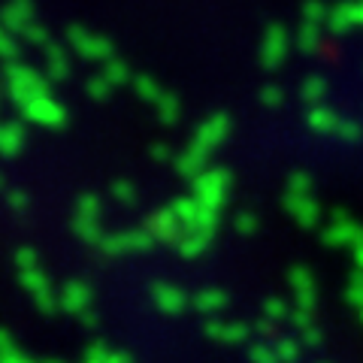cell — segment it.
Returning <instances> with one entry per match:
<instances>
[{
	"label": "cell",
	"mask_w": 363,
	"mask_h": 363,
	"mask_svg": "<svg viewBox=\"0 0 363 363\" xmlns=\"http://www.w3.org/2000/svg\"><path fill=\"white\" fill-rule=\"evenodd\" d=\"M312 188H315V182L306 169H294L285 182V194H291V197H309Z\"/></svg>",
	"instance_id": "cb8c5ba5"
},
{
	"label": "cell",
	"mask_w": 363,
	"mask_h": 363,
	"mask_svg": "<svg viewBox=\"0 0 363 363\" xmlns=\"http://www.w3.org/2000/svg\"><path fill=\"white\" fill-rule=\"evenodd\" d=\"M173 167H176V173H179L182 179L194 182L200 173H206V169H209V161H206V157H200L197 152H191L188 145H185V152H179V155H176Z\"/></svg>",
	"instance_id": "2e32d148"
},
{
	"label": "cell",
	"mask_w": 363,
	"mask_h": 363,
	"mask_svg": "<svg viewBox=\"0 0 363 363\" xmlns=\"http://www.w3.org/2000/svg\"><path fill=\"white\" fill-rule=\"evenodd\" d=\"M257 97H260V104H264L267 109H279L281 104H285V88H279V85H264Z\"/></svg>",
	"instance_id": "4dcf8cb0"
},
{
	"label": "cell",
	"mask_w": 363,
	"mask_h": 363,
	"mask_svg": "<svg viewBox=\"0 0 363 363\" xmlns=\"http://www.w3.org/2000/svg\"><path fill=\"white\" fill-rule=\"evenodd\" d=\"M16 260H18V267L28 272V269L37 267V252H33V248H21V252L16 255Z\"/></svg>",
	"instance_id": "8d00e7d4"
},
{
	"label": "cell",
	"mask_w": 363,
	"mask_h": 363,
	"mask_svg": "<svg viewBox=\"0 0 363 363\" xmlns=\"http://www.w3.org/2000/svg\"><path fill=\"white\" fill-rule=\"evenodd\" d=\"M0 188H4V176H0Z\"/></svg>",
	"instance_id": "f35d334b"
},
{
	"label": "cell",
	"mask_w": 363,
	"mask_h": 363,
	"mask_svg": "<svg viewBox=\"0 0 363 363\" xmlns=\"http://www.w3.org/2000/svg\"><path fill=\"white\" fill-rule=\"evenodd\" d=\"M230 191H233V173L227 167H209L206 173H200L191 182V197L203 209H212V212H221L227 206Z\"/></svg>",
	"instance_id": "7a4b0ae2"
},
{
	"label": "cell",
	"mask_w": 363,
	"mask_h": 363,
	"mask_svg": "<svg viewBox=\"0 0 363 363\" xmlns=\"http://www.w3.org/2000/svg\"><path fill=\"white\" fill-rule=\"evenodd\" d=\"M291 55V33L281 21H269L264 37H260V67L264 70H279Z\"/></svg>",
	"instance_id": "8992f818"
},
{
	"label": "cell",
	"mask_w": 363,
	"mask_h": 363,
	"mask_svg": "<svg viewBox=\"0 0 363 363\" xmlns=\"http://www.w3.org/2000/svg\"><path fill=\"white\" fill-rule=\"evenodd\" d=\"M64 300L70 303V306H79V303H85V300H88V288H85V285H79V281H76V285H70V288H67Z\"/></svg>",
	"instance_id": "d590c367"
},
{
	"label": "cell",
	"mask_w": 363,
	"mask_h": 363,
	"mask_svg": "<svg viewBox=\"0 0 363 363\" xmlns=\"http://www.w3.org/2000/svg\"><path fill=\"white\" fill-rule=\"evenodd\" d=\"M327 91H330V85H327V79L324 76H318V73H312V76H306L303 79V85H300V100L306 106H321L324 104V97H327Z\"/></svg>",
	"instance_id": "e0dca14e"
},
{
	"label": "cell",
	"mask_w": 363,
	"mask_h": 363,
	"mask_svg": "<svg viewBox=\"0 0 363 363\" xmlns=\"http://www.w3.org/2000/svg\"><path fill=\"white\" fill-rule=\"evenodd\" d=\"M360 25H363L360 0H339L336 6H330V13H327V28H330V33H348Z\"/></svg>",
	"instance_id": "7c38bea8"
},
{
	"label": "cell",
	"mask_w": 363,
	"mask_h": 363,
	"mask_svg": "<svg viewBox=\"0 0 363 363\" xmlns=\"http://www.w3.org/2000/svg\"><path fill=\"white\" fill-rule=\"evenodd\" d=\"M233 224H236V230H240V233H252L255 227H257V215L255 212H240Z\"/></svg>",
	"instance_id": "e575fe53"
},
{
	"label": "cell",
	"mask_w": 363,
	"mask_h": 363,
	"mask_svg": "<svg viewBox=\"0 0 363 363\" xmlns=\"http://www.w3.org/2000/svg\"><path fill=\"white\" fill-rule=\"evenodd\" d=\"M285 209L303 227H315L318 224V215H321V206H318V200L312 194L309 197H291V194H285Z\"/></svg>",
	"instance_id": "5bb4252c"
},
{
	"label": "cell",
	"mask_w": 363,
	"mask_h": 363,
	"mask_svg": "<svg viewBox=\"0 0 363 363\" xmlns=\"http://www.w3.org/2000/svg\"><path fill=\"white\" fill-rule=\"evenodd\" d=\"M109 194L116 203H121V206H133V203L140 200V191H136V185L130 179H116L109 185Z\"/></svg>",
	"instance_id": "d4e9b609"
},
{
	"label": "cell",
	"mask_w": 363,
	"mask_h": 363,
	"mask_svg": "<svg viewBox=\"0 0 363 363\" xmlns=\"http://www.w3.org/2000/svg\"><path fill=\"white\" fill-rule=\"evenodd\" d=\"M227 136H230V116H227V112H212L209 118H203L197 124V130H194V136H191L188 149L209 161V157L224 145Z\"/></svg>",
	"instance_id": "277c9868"
},
{
	"label": "cell",
	"mask_w": 363,
	"mask_h": 363,
	"mask_svg": "<svg viewBox=\"0 0 363 363\" xmlns=\"http://www.w3.org/2000/svg\"><path fill=\"white\" fill-rule=\"evenodd\" d=\"M100 76H104L112 88H121V85L133 82V70H130V64L124 61V58H118V55H116L112 61H106V64H104V70H100Z\"/></svg>",
	"instance_id": "ffe728a7"
},
{
	"label": "cell",
	"mask_w": 363,
	"mask_h": 363,
	"mask_svg": "<svg viewBox=\"0 0 363 363\" xmlns=\"http://www.w3.org/2000/svg\"><path fill=\"white\" fill-rule=\"evenodd\" d=\"M149 155H152V161L155 164H169V161H176V155H173V149H169L167 143H152V149H149Z\"/></svg>",
	"instance_id": "d6a6232c"
},
{
	"label": "cell",
	"mask_w": 363,
	"mask_h": 363,
	"mask_svg": "<svg viewBox=\"0 0 363 363\" xmlns=\"http://www.w3.org/2000/svg\"><path fill=\"white\" fill-rule=\"evenodd\" d=\"M33 21H37V13H33L30 0H9V4L0 9V25L9 33H16V37H21Z\"/></svg>",
	"instance_id": "8fae6325"
},
{
	"label": "cell",
	"mask_w": 363,
	"mask_h": 363,
	"mask_svg": "<svg viewBox=\"0 0 363 363\" xmlns=\"http://www.w3.org/2000/svg\"><path fill=\"white\" fill-rule=\"evenodd\" d=\"M112 91H116V88H112L100 73L88 76V82H85V94H88V100H94V104H106V100L112 97Z\"/></svg>",
	"instance_id": "4316f807"
},
{
	"label": "cell",
	"mask_w": 363,
	"mask_h": 363,
	"mask_svg": "<svg viewBox=\"0 0 363 363\" xmlns=\"http://www.w3.org/2000/svg\"><path fill=\"white\" fill-rule=\"evenodd\" d=\"M169 209H173V215L179 218V224L185 227V230H191V227L197 224V215H200V203L185 194V197H176L173 203H169Z\"/></svg>",
	"instance_id": "44dd1931"
},
{
	"label": "cell",
	"mask_w": 363,
	"mask_h": 363,
	"mask_svg": "<svg viewBox=\"0 0 363 363\" xmlns=\"http://www.w3.org/2000/svg\"><path fill=\"white\" fill-rule=\"evenodd\" d=\"M0 106H4V94H0Z\"/></svg>",
	"instance_id": "74e56055"
},
{
	"label": "cell",
	"mask_w": 363,
	"mask_h": 363,
	"mask_svg": "<svg viewBox=\"0 0 363 363\" xmlns=\"http://www.w3.org/2000/svg\"><path fill=\"white\" fill-rule=\"evenodd\" d=\"M21 121L33 124V128H43V130H64L67 121H70V112H67V106L58 97L43 94L21 109Z\"/></svg>",
	"instance_id": "5b68a950"
},
{
	"label": "cell",
	"mask_w": 363,
	"mask_h": 363,
	"mask_svg": "<svg viewBox=\"0 0 363 363\" xmlns=\"http://www.w3.org/2000/svg\"><path fill=\"white\" fill-rule=\"evenodd\" d=\"M155 112H157V121H161L164 128H176V124L182 121V100H179V94L164 91V97L157 100Z\"/></svg>",
	"instance_id": "ac0fdd59"
},
{
	"label": "cell",
	"mask_w": 363,
	"mask_h": 363,
	"mask_svg": "<svg viewBox=\"0 0 363 363\" xmlns=\"http://www.w3.org/2000/svg\"><path fill=\"white\" fill-rule=\"evenodd\" d=\"M64 45L73 49V55H79L82 61L91 64H106L116 58V43H112L106 33L88 30L85 25H70L64 33Z\"/></svg>",
	"instance_id": "3957f363"
},
{
	"label": "cell",
	"mask_w": 363,
	"mask_h": 363,
	"mask_svg": "<svg viewBox=\"0 0 363 363\" xmlns=\"http://www.w3.org/2000/svg\"><path fill=\"white\" fill-rule=\"evenodd\" d=\"M297 49L303 55H312L318 49V43H321V25H309V21H300V30H297Z\"/></svg>",
	"instance_id": "7402d4cb"
},
{
	"label": "cell",
	"mask_w": 363,
	"mask_h": 363,
	"mask_svg": "<svg viewBox=\"0 0 363 363\" xmlns=\"http://www.w3.org/2000/svg\"><path fill=\"white\" fill-rule=\"evenodd\" d=\"M73 73V64H70V49H67L64 43H49L43 49V76L49 79V82H67Z\"/></svg>",
	"instance_id": "ba28073f"
},
{
	"label": "cell",
	"mask_w": 363,
	"mask_h": 363,
	"mask_svg": "<svg viewBox=\"0 0 363 363\" xmlns=\"http://www.w3.org/2000/svg\"><path fill=\"white\" fill-rule=\"evenodd\" d=\"M209 240H212V233H203V230H185V236L179 240V252L185 255V257H194V255H200L203 248L209 245Z\"/></svg>",
	"instance_id": "603a6c76"
},
{
	"label": "cell",
	"mask_w": 363,
	"mask_h": 363,
	"mask_svg": "<svg viewBox=\"0 0 363 363\" xmlns=\"http://www.w3.org/2000/svg\"><path fill=\"white\" fill-rule=\"evenodd\" d=\"M360 13H363V0H360Z\"/></svg>",
	"instance_id": "ab89813d"
},
{
	"label": "cell",
	"mask_w": 363,
	"mask_h": 363,
	"mask_svg": "<svg viewBox=\"0 0 363 363\" xmlns=\"http://www.w3.org/2000/svg\"><path fill=\"white\" fill-rule=\"evenodd\" d=\"M18 55H21V40L0 25V61H4V64H16Z\"/></svg>",
	"instance_id": "484cf974"
},
{
	"label": "cell",
	"mask_w": 363,
	"mask_h": 363,
	"mask_svg": "<svg viewBox=\"0 0 363 363\" xmlns=\"http://www.w3.org/2000/svg\"><path fill=\"white\" fill-rule=\"evenodd\" d=\"M130 85H133L136 97H140L143 104H152V106H157V100L164 97V88H161V82H157L155 76H149V73H136Z\"/></svg>",
	"instance_id": "d6986e66"
},
{
	"label": "cell",
	"mask_w": 363,
	"mask_h": 363,
	"mask_svg": "<svg viewBox=\"0 0 363 363\" xmlns=\"http://www.w3.org/2000/svg\"><path fill=\"white\" fill-rule=\"evenodd\" d=\"M28 203H30V197H28V191H21V188H13V191L6 194V206L16 209V212L28 209Z\"/></svg>",
	"instance_id": "836d02e7"
},
{
	"label": "cell",
	"mask_w": 363,
	"mask_h": 363,
	"mask_svg": "<svg viewBox=\"0 0 363 363\" xmlns=\"http://www.w3.org/2000/svg\"><path fill=\"white\" fill-rule=\"evenodd\" d=\"M155 300L161 303L164 309H179V303H182L179 291H176V288H167V285H157V288H155Z\"/></svg>",
	"instance_id": "1f68e13d"
},
{
	"label": "cell",
	"mask_w": 363,
	"mask_h": 363,
	"mask_svg": "<svg viewBox=\"0 0 363 363\" xmlns=\"http://www.w3.org/2000/svg\"><path fill=\"white\" fill-rule=\"evenodd\" d=\"M73 230L79 233V240L85 242H100V197L94 191H85L79 194L76 200V209H73Z\"/></svg>",
	"instance_id": "52a82bcc"
},
{
	"label": "cell",
	"mask_w": 363,
	"mask_h": 363,
	"mask_svg": "<svg viewBox=\"0 0 363 363\" xmlns=\"http://www.w3.org/2000/svg\"><path fill=\"white\" fill-rule=\"evenodd\" d=\"M339 112H333L330 106H312L309 112H306V124H309V130H315V133H324V136H330V133H336L339 130Z\"/></svg>",
	"instance_id": "9a60e30c"
},
{
	"label": "cell",
	"mask_w": 363,
	"mask_h": 363,
	"mask_svg": "<svg viewBox=\"0 0 363 363\" xmlns=\"http://www.w3.org/2000/svg\"><path fill=\"white\" fill-rule=\"evenodd\" d=\"M4 91H6L9 104L25 109L30 100H37L43 94H52V82L43 76V70H37V67L16 61V64L4 67Z\"/></svg>",
	"instance_id": "6da1fadb"
},
{
	"label": "cell",
	"mask_w": 363,
	"mask_h": 363,
	"mask_svg": "<svg viewBox=\"0 0 363 363\" xmlns=\"http://www.w3.org/2000/svg\"><path fill=\"white\" fill-rule=\"evenodd\" d=\"M336 136L339 140H345V143H360L363 140V124L360 121H354V118H342L339 121V130H336Z\"/></svg>",
	"instance_id": "f546056e"
},
{
	"label": "cell",
	"mask_w": 363,
	"mask_h": 363,
	"mask_svg": "<svg viewBox=\"0 0 363 363\" xmlns=\"http://www.w3.org/2000/svg\"><path fill=\"white\" fill-rule=\"evenodd\" d=\"M28 143V128L21 118L0 121V157H18L25 152Z\"/></svg>",
	"instance_id": "4fadbf2b"
},
{
	"label": "cell",
	"mask_w": 363,
	"mask_h": 363,
	"mask_svg": "<svg viewBox=\"0 0 363 363\" xmlns=\"http://www.w3.org/2000/svg\"><path fill=\"white\" fill-rule=\"evenodd\" d=\"M152 245V236L145 227H133V230H121V233H109L100 240V248L106 255H121V252H143Z\"/></svg>",
	"instance_id": "9c48e42d"
},
{
	"label": "cell",
	"mask_w": 363,
	"mask_h": 363,
	"mask_svg": "<svg viewBox=\"0 0 363 363\" xmlns=\"http://www.w3.org/2000/svg\"><path fill=\"white\" fill-rule=\"evenodd\" d=\"M145 230H149L152 240H161V242H179L182 236H185V227L179 224V218L169 206L152 212L149 218H145Z\"/></svg>",
	"instance_id": "30bf717a"
},
{
	"label": "cell",
	"mask_w": 363,
	"mask_h": 363,
	"mask_svg": "<svg viewBox=\"0 0 363 363\" xmlns=\"http://www.w3.org/2000/svg\"><path fill=\"white\" fill-rule=\"evenodd\" d=\"M327 13L330 6H324V0H303V21L309 25H327Z\"/></svg>",
	"instance_id": "83f0119b"
},
{
	"label": "cell",
	"mask_w": 363,
	"mask_h": 363,
	"mask_svg": "<svg viewBox=\"0 0 363 363\" xmlns=\"http://www.w3.org/2000/svg\"><path fill=\"white\" fill-rule=\"evenodd\" d=\"M21 43H28V45H33V49H45V45L52 43V37H49V28L45 25H40V21H33V25L21 33L18 37Z\"/></svg>",
	"instance_id": "f1b7e54d"
}]
</instances>
